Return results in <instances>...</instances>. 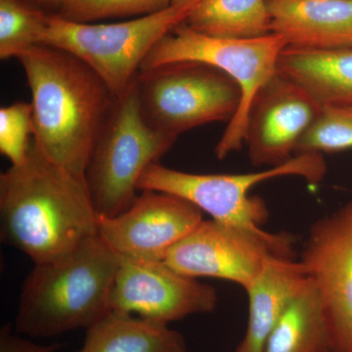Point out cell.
Wrapping results in <instances>:
<instances>
[{"label": "cell", "mask_w": 352, "mask_h": 352, "mask_svg": "<svg viewBox=\"0 0 352 352\" xmlns=\"http://www.w3.org/2000/svg\"><path fill=\"white\" fill-rule=\"evenodd\" d=\"M51 13L29 0H0V58L20 56L41 44Z\"/></svg>", "instance_id": "20"}, {"label": "cell", "mask_w": 352, "mask_h": 352, "mask_svg": "<svg viewBox=\"0 0 352 352\" xmlns=\"http://www.w3.org/2000/svg\"><path fill=\"white\" fill-rule=\"evenodd\" d=\"M271 32L289 47H352V0H267Z\"/></svg>", "instance_id": "14"}, {"label": "cell", "mask_w": 352, "mask_h": 352, "mask_svg": "<svg viewBox=\"0 0 352 352\" xmlns=\"http://www.w3.org/2000/svg\"><path fill=\"white\" fill-rule=\"evenodd\" d=\"M278 72L302 85L322 106L352 105V47L287 46L280 55Z\"/></svg>", "instance_id": "16"}, {"label": "cell", "mask_w": 352, "mask_h": 352, "mask_svg": "<svg viewBox=\"0 0 352 352\" xmlns=\"http://www.w3.org/2000/svg\"><path fill=\"white\" fill-rule=\"evenodd\" d=\"M34 138L32 103L20 101L0 109V153L12 166L24 164Z\"/></svg>", "instance_id": "23"}, {"label": "cell", "mask_w": 352, "mask_h": 352, "mask_svg": "<svg viewBox=\"0 0 352 352\" xmlns=\"http://www.w3.org/2000/svg\"><path fill=\"white\" fill-rule=\"evenodd\" d=\"M120 256L110 298L112 311L168 325L217 308L214 287L176 272L164 261Z\"/></svg>", "instance_id": "11"}, {"label": "cell", "mask_w": 352, "mask_h": 352, "mask_svg": "<svg viewBox=\"0 0 352 352\" xmlns=\"http://www.w3.org/2000/svg\"><path fill=\"white\" fill-rule=\"evenodd\" d=\"M32 92L34 141L53 163L85 179L118 99L69 51L36 44L17 58Z\"/></svg>", "instance_id": "2"}, {"label": "cell", "mask_w": 352, "mask_h": 352, "mask_svg": "<svg viewBox=\"0 0 352 352\" xmlns=\"http://www.w3.org/2000/svg\"><path fill=\"white\" fill-rule=\"evenodd\" d=\"M204 220V212L180 197L142 191L126 212L98 217V235L118 254L164 261L171 248Z\"/></svg>", "instance_id": "12"}, {"label": "cell", "mask_w": 352, "mask_h": 352, "mask_svg": "<svg viewBox=\"0 0 352 352\" xmlns=\"http://www.w3.org/2000/svg\"><path fill=\"white\" fill-rule=\"evenodd\" d=\"M62 344L54 342L50 346H39L31 340L14 335L10 325L0 330V352H55L61 349Z\"/></svg>", "instance_id": "24"}, {"label": "cell", "mask_w": 352, "mask_h": 352, "mask_svg": "<svg viewBox=\"0 0 352 352\" xmlns=\"http://www.w3.org/2000/svg\"><path fill=\"white\" fill-rule=\"evenodd\" d=\"M76 352H190L182 333L166 324L112 311L87 329Z\"/></svg>", "instance_id": "17"}, {"label": "cell", "mask_w": 352, "mask_h": 352, "mask_svg": "<svg viewBox=\"0 0 352 352\" xmlns=\"http://www.w3.org/2000/svg\"><path fill=\"white\" fill-rule=\"evenodd\" d=\"M29 1L47 11L48 13L57 14L66 0H29Z\"/></svg>", "instance_id": "25"}, {"label": "cell", "mask_w": 352, "mask_h": 352, "mask_svg": "<svg viewBox=\"0 0 352 352\" xmlns=\"http://www.w3.org/2000/svg\"><path fill=\"white\" fill-rule=\"evenodd\" d=\"M83 178L51 162L32 138L24 164L0 173V237L34 264L68 256L98 235Z\"/></svg>", "instance_id": "1"}, {"label": "cell", "mask_w": 352, "mask_h": 352, "mask_svg": "<svg viewBox=\"0 0 352 352\" xmlns=\"http://www.w3.org/2000/svg\"><path fill=\"white\" fill-rule=\"evenodd\" d=\"M173 0H66L57 15L76 23H95L115 18L142 17L159 12Z\"/></svg>", "instance_id": "22"}, {"label": "cell", "mask_w": 352, "mask_h": 352, "mask_svg": "<svg viewBox=\"0 0 352 352\" xmlns=\"http://www.w3.org/2000/svg\"><path fill=\"white\" fill-rule=\"evenodd\" d=\"M153 129L141 113L136 78L116 102L107 126L95 146L85 182L99 217L126 212L138 198L139 179L177 141Z\"/></svg>", "instance_id": "5"}, {"label": "cell", "mask_w": 352, "mask_h": 352, "mask_svg": "<svg viewBox=\"0 0 352 352\" xmlns=\"http://www.w3.org/2000/svg\"><path fill=\"white\" fill-rule=\"evenodd\" d=\"M322 105L302 85L277 72L250 107L245 145L254 166H279L296 155Z\"/></svg>", "instance_id": "13"}, {"label": "cell", "mask_w": 352, "mask_h": 352, "mask_svg": "<svg viewBox=\"0 0 352 352\" xmlns=\"http://www.w3.org/2000/svg\"><path fill=\"white\" fill-rule=\"evenodd\" d=\"M201 0H173V4H198Z\"/></svg>", "instance_id": "26"}, {"label": "cell", "mask_w": 352, "mask_h": 352, "mask_svg": "<svg viewBox=\"0 0 352 352\" xmlns=\"http://www.w3.org/2000/svg\"><path fill=\"white\" fill-rule=\"evenodd\" d=\"M120 261L96 235L59 261L34 264L21 289L17 332L50 338L94 326L111 311Z\"/></svg>", "instance_id": "3"}, {"label": "cell", "mask_w": 352, "mask_h": 352, "mask_svg": "<svg viewBox=\"0 0 352 352\" xmlns=\"http://www.w3.org/2000/svg\"><path fill=\"white\" fill-rule=\"evenodd\" d=\"M310 283L302 261L289 256L268 259L258 277L245 289L249 318L244 338L235 352H263L275 324Z\"/></svg>", "instance_id": "15"}, {"label": "cell", "mask_w": 352, "mask_h": 352, "mask_svg": "<svg viewBox=\"0 0 352 352\" xmlns=\"http://www.w3.org/2000/svg\"><path fill=\"white\" fill-rule=\"evenodd\" d=\"M326 173L325 159L316 153L296 154L279 166L248 173H190L156 163L146 168L138 188L180 197L217 221L263 230L268 210L263 199L250 194L254 186L284 176H298L317 184Z\"/></svg>", "instance_id": "7"}, {"label": "cell", "mask_w": 352, "mask_h": 352, "mask_svg": "<svg viewBox=\"0 0 352 352\" xmlns=\"http://www.w3.org/2000/svg\"><path fill=\"white\" fill-rule=\"evenodd\" d=\"M185 23L220 38H256L272 34L267 0H201Z\"/></svg>", "instance_id": "19"}, {"label": "cell", "mask_w": 352, "mask_h": 352, "mask_svg": "<svg viewBox=\"0 0 352 352\" xmlns=\"http://www.w3.org/2000/svg\"><path fill=\"white\" fill-rule=\"evenodd\" d=\"M327 324L332 352H352V201L310 227L300 258Z\"/></svg>", "instance_id": "10"}, {"label": "cell", "mask_w": 352, "mask_h": 352, "mask_svg": "<svg viewBox=\"0 0 352 352\" xmlns=\"http://www.w3.org/2000/svg\"><path fill=\"white\" fill-rule=\"evenodd\" d=\"M197 4H171L119 23H76L50 14L41 43L73 53L94 69L116 98L126 94L156 44L185 22Z\"/></svg>", "instance_id": "6"}, {"label": "cell", "mask_w": 352, "mask_h": 352, "mask_svg": "<svg viewBox=\"0 0 352 352\" xmlns=\"http://www.w3.org/2000/svg\"><path fill=\"white\" fill-rule=\"evenodd\" d=\"M294 238L204 219L168 252L164 263L191 278H217L245 289L274 256L293 258Z\"/></svg>", "instance_id": "9"}, {"label": "cell", "mask_w": 352, "mask_h": 352, "mask_svg": "<svg viewBox=\"0 0 352 352\" xmlns=\"http://www.w3.org/2000/svg\"><path fill=\"white\" fill-rule=\"evenodd\" d=\"M263 352H332L327 324L311 281L275 324Z\"/></svg>", "instance_id": "18"}, {"label": "cell", "mask_w": 352, "mask_h": 352, "mask_svg": "<svg viewBox=\"0 0 352 352\" xmlns=\"http://www.w3.org/2000/svg\"><path fill=\"white\" fill-rule=\"evenodd\" d=\"M287 47L281 36L270 34L256 38H229L196 31L186 23L175 27L153 48L140 71L176 62H198L224 72L239 85L242 101L215 146L219 160L245 145L250 107L259 89L278 72L280 55Z\"/></svg>", "instance_id": "4"}, {"label": "cell", "mask_w": 352, "mask_h": 352, "mask_svg": "<svg viewBox=\"0 0 352 352\" xmlns=\"http://www.w3.org/2000/svg\"><path fill=\"white\" fill-rule=\"evenodd\" d=\"M352 149V105L322 106L320 113L296 149L302 153H336Z\"/></svg>", "instance_id": "21"}, {"label": "cell", "mask_w": 352, "mask_h": 352, "mask_svg": "<svg viewBox=\"0 0 352 352\" xmlns=\"http://www.w3.org/2000/svg\"><path fill=\"white\" fill-rule=\"evenodd\" d=\"M136 87L145 122L176 138L212 122H230L242 101L233 78L198 62H176L139 71Z\"/></svg>", "instance_id": "8"}]
</instances>
